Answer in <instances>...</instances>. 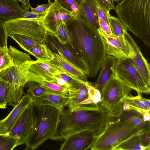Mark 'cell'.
Instances as JSON below:
<instances>
[{"mask_svg": "<svg viewBox=\"0 0 150 150\" xmlns=\"http://www.w3.org/2000/svg\"><path fill=\"white\" fill-rule=\"evenodd\" d=\"M113 118L99 104L83 105L73 110L60 112L56 129L50 139L63 141L72 135L84 131L97 138Z\"/></svg>", "mask_w": 150, "mask_h": 150, "instance_id": "1", "label": "cell"}, {"mask_svg": "<svg viewBox=\"0 0 150 150\" xmlns=\"http://www.w3.org/2000/svg\"><path fill=\"white\" fill-rule=\"evenodd\" d=\"M73 50L88 68V76L95 77L106 51L102 37L96 29L76 15L66 23Z\"/></svg>", "mask_w": 150, "mask_h": 150, "instance_id": "2", "label": "cell"}, {"mask_svg": "<svg viewBox=\"0 0 150 150\" xmlns=\"http://www.w3.org/2000/svg\"><path fill=\"white\" fill-rule=\"evenodd\" d=\"M114 10L127 30L150 47V0H122Z\"/></svg>", "mask_w": 150, "mask_h": 150, "instance_id": "3", "label": "cell"}, {"mask_svg": "<svg viewBox=\"0 0 150 150\" xmlns=\"http://www.w3.org/2000/svg\"><path fill=\"white\" fill-rule=\"evenodd\" d=\"M33 103L36 112V121L33 131L25 144V149H35L50 139L56 129L61 112L51 105Z\"/></svg>", "mask_w": 150, "mask_h": 150, "instance_id": "4", "label": "cell"}, {"mask_svg": "<svg viewBox=\"0 0 150 150\" xmlns=\"http://www.w3.org/2000/svg\"><path fill=\"white\" fill-rule=\"evenodd\" d=\"M143 131L130 123L115 118L108 123L103 132L92 145L91 150H113L123 141Z\"/></svg>", "mask_w": 150, "mask_h": 150, "instance_id": "5", "label": "cell"}, {"mask_svg": "<svg viewBox=\"0 0 150 150\" xmlns=\"http://www.w3.org/2000/svg\"><path fill=\"white\" fill-rule=\"evenodd\" d=\"M132 90L114 75L105 86L99 104L110 117L117 118L123 111V100L131 94Z\"/></svg>", "mask_w": 150, "mask_h": 150, "instance_id": "6", "label": "cell"}, {"mask_svg": "<svg viewBox=\"0 0 150 150\" xmlns=\"http://www.w3.org/2000/svg\"><path fill=\"white\" fill-rule=\"evenodd\" d=\"M14 65L0 73V77L9 85L16 87L24 86L28 81L27 62L32 60L29 53L23 52L10 45L9 48Z\"/></svg>", "mask_w": 150, "mask_h": 150, "instance_id": "7", "label": "cell"}, {"mask_svg": "<svg viewBox=\"0 0 150 150\" xmlns=\"http://www.w3.org/2000/svg\"><path fill=\"white\" fill-rule=\"evenodd\" d=\"M114 73L115 77L136 91L138 95L150 94V88L147 86L130 59H117Z\"/></svg>", "mask_w": 150, "mask_h": 150, "instance_id": "8", "label": "cell"}, {"mask_svg": "<svg viewBox=\"0 0 150 150\" xmlns=\"http://www.w3.org/2000/svg\"><path fill=\"white\" fill-rule=\"evenodd\" d=\"M4 24L8 37L14 34H19L45 43L47 32L39 22L18 18L5 21Z\"/></svg>", "mask_w": 150, "mask_h": 150, "instance_id": "9", "label": "cell"}, {"mask_svg": "<svg viewBox=\"0 0 150 150\" xmlns=\"http://www.w3.org/2000/svg\"><path fill=\"white\" fill-rule=\"evenodd\" d=\"M36 112L33 102L30 103L7 133L12 137L17 139L19 145L26 144L34 128Z\"/></svg>", "mask_w": 150, "mask_h": 150, "instance_id": "10", "label": "cell"}, {"mask_svg": "<svg viewBox=\"0 0 150 150\" xmlns=\"http://www.w3.org/2000/svg\"><path fill=\"white\" fill-rule=\"evenodd\" d=\"M49 3V7L39 23L47 33L55 36L61 24L63 22L66 23L76 15L64 8L54 1Z\"/></svg>", "mask_w": 150, "mask_h": 150, "instance_id": "11", "label": "cell"}, {"mask_svg": "<svg viewBox=\"0 0 150 150\" xmlns=\"http://www.w3.org/2000/svg\"><path fill=\"white\" fill-rule=\"evenodd\" d=\"M125 37L129 50L127 58L131 59L147 86L150 88L149 64L143 56L138 46L127 32L125 33Z\"/></svg>", "mask_w": 150, "mask_h": 150, "instance_id": "12", "label": "cell"}, {"mask_svg": "<svg viewBox=\"0 0 150 150\" xmlns=\"http://www.w3.org/2000/svg\"><path fill=\"white\" fill-rule=\"evenodd\" d=\"M27 63L28 81H34L41 84L43 81L55 82L54 76L63 74L42 61L32 60L28 61Z\"/></svg>", "mask_w": 150, "mask_h": 150, "instance_id": "13", "label": "cell"}, {"mask_svg": "<svg viewBox=\"0 0 150 150\" xmlns=\"http://www.w3.org/2000/svg\"><path fill=\"white\" fill-rule=\"evenodd\" d=\"M45 43L54 51L60 52L68 61L88 76V71L87 66L69 45L61 43L55 36L47 33Z\"/></svg>", "mask_w": 150, "mask_h": 150, "instance_id": "14", "label": "cell"}, {"mask_svg": "<svg viewBox=\"0 0 150 150\" xmlns=\"http://www.w3.org/2000/svg\"><path fill=\"white\" fill-rule=\"evenodd\" d=\"M98 30L102 37L106 54L117 59L128 57L129 50L125 35L110 36L105 34L99 28Z\"/></svg>", "mask_w": 150, "mask_h": 150, "instance_id": "15", "label": "cell"}, {"mask_svg": "<svg viewBox=\"0 0 150 150\" xmlns=\"http://www.w3.org/2000/svg\"><path fill=\"white\" fill-rule=\"evenodd\" d=\"M97 137L89 131H84L70 136L63 141L60 150H86L90 149Z\"/></svg>", "mask_w": 150, "mask_h": 150, "instance_id": "16", "label": "cell"}, {"mask_svg": "<svg viewBox=\"0 0 150 150\" xmlns=\"http://www.w3.org/2000/svg\"><path fill=\"white\" fill-rule=\"evenodd\" d=\"M53 57L49 60L42 61L77 79L84 82L88 81L87 76L83 72L68 61L59 51L53 52Z\"/></svg>", "mask_w": 150, "mask_h": 150, "instance_id": "17", "label": "cell"}, {"mask_svg": "<svg viewBox=\"0 0 150 150\" xmlns=\"http://www.w3.org/2000/svg\"><path fill=\"white\" fill-rule=\"evenodd\" d=\"M116 59L114 57L106 54L101 62L100 74L93 84L100 91L101 94L107 82L114 75Z\"/></svg>", "mask_w": 150, "mask_h": 150, "instance_id": "18", "label": "cell"}, {"mask_svg": "<svg viewBox=\"0 0 150 150\" xmlns=\"http://www.w3.org/2000/svg\"><path fill=\"white\" fill-rule=\"evenodd\" d=\"M32 100L26 94L23 96L19 102L14 106L11 112L4 119L0 120V133L6 134L10 130L15 122Z\"/></svg>", "mask_w": 150, "mask_h": 150, "instance_id": "19", "label": "cell"}, {"mask_svg": "<svg viewBox=\"0 0 150 150\" xmlns=\"http://www.w3.org/2000/svg\"><path fill=\"white\" fill-rule=\"evenodd\" d=\"M76 15L94 28H99L98 5L94 0H82Z\"/></svg>", "mask_w": 150, "mask_h": 150, "instance_id": "20", "label": "cell"}, {"mask_svg": "<svg viewBox=\"0 0 150 150\" xmlns=\"http://www.w3.org/2000/svg\"><path fill=\"white\" fill-rule=\"evenodd\" d=\"M25 12L17 0H0V18L4 21L21 18Z\"/></svg>", "mask_w": 150, "mask_h": 150, "instance_id": "21", "label": "cell"}, {"mask_svg": "<svg viewBox=\"0 0 150 150\" xmlns=\"http://www.w3.org/2000/svg\"><path fill=\"white\" fill-rule=\"evenodd\" d=\"M69 100V96L48 93L33 102L38 104L49 105L54 106L58 108L61 112L64 107L67 106Z\"/></svg>", "mask_w": 150, "mask_h": 150, "instance_id": "22", "label": "cell"}, {"mask_svg": "<svg viewBox=\"0 0 150 150\" xmlns=\"http://www.w3.org/2000/svg\"><path fill=\"white\" fill-rule=\"evenodd\" d=\"M68 91L69 100L67 106L70 110H75L81 102L88 98V91L85 83L79 87L69 88Z\"/></svg>", "mask_w": 150, "mask_h": 150, "instance_id": "23", "label": "cell"}, {"mask_svg": "<svg viewBox=\"0 0 150 150\" xmlns=\"http://www.w3.org/2000/svg\"><path fill=\"white\" fill-rule=\"evenodd\" d=\"M116 119L127 122L139 129L144 131L150 129V122L145 121L142 117L129 110H124Z\"/></svg>", "mask_w": 150, "mask_h": 150, "instance_id": "24", "label": "cell"}, {"mask_svg": "<svg viewBox=\"0 0 150 150\" xmlns=\"http://www.w3.org/2000/svg\"><path fill=\"white\" fill-rule=\"evenodd\" d=\"M19 45L21 48L28 52L32 48L43 46L45 43H42L27 36L14 34L10 36Z\"/></svg>", "mask_w": 150, "mask_h": 150, "instance_id": "25", "label": "cell"}, {"mask_svg": "<svg viewBox=\"0 0 150 150\" xmlns=\"http://www.w3.org/2000/svg\"><path fill=\"white\" fill-rule=\"evenodd\" d=\"M139 134L134 135L123 141L113 150H147L142 145Z\"/></svg>", "mask_w": 150, "mask_h": 150, "instance_id": "26", "label": "cell"}, {"mask_svg": "<svg viewBox=\"0 0 150 150\" xmlns=\"http://www.w3.org/2000/svg\"><path fill=\"white\" fill-rule=\"evenodd\" d=\"M25 88H26V94L30 97L32 102L49 93L41 84L34 81H27L25 84Z\"/></svg>", "mask_w": 150, "mask_h": 150, "instance_id": "27", "label": "cell"}, {"mask_svg": "<svg viewBox=\"0 0 150 150\" xmlns=\"http://www.w3.org/2000/svg\"><path fill=\"white\" fill-rule=\"evenodd\" d=\"M28 52L34 56L37 60L41 61L49 60L53 57V53L46 44L40 47L32 48Z\"/></svg>", "mask_w": 150, "mask_h": 150, "instance_id": "28", "label": "cell"}, {"mask_svg": "<svg viewBox=\"0 0 150 150\" xmlns=\"http://www.w3.org/2000/svg\"><path fill=\"white\" fill-rule=\"evenodd\" d=\"M14 65L13 59L7 45L0 47V73Z\"/></svg>", "mask_w": 150, "mask_h": 150, "instance_id": "29", "label": "cell"}, {"mask_svg": "<svg viewBox=\"0 0 150 150\" xmlns=\"http://www.w3.org/2000/svg\"><path fill=\"white\" fill-rule=\"evenodd\" d=\"M19 145L18 140L7 133H0V150H12Z\"/></svg>", "mask_w": 150, "mask_h": 150, "instance_id": "30", "label": "cell"}, {"mask_svg": "<svg viewBox=\"0 0 150 150\" xmlns=\"http://www.w3.org/2000/svg\"><path fill=\"white\" fill-rule=\"evenodd\" d=\"M55 36L63 44H68L73 49L72 40L66 23L63 22L57 30Z\"/></svg>", "mask_w": 150, "mask_h": 150, "instance_id": "31", "label": "cell"}, {"mask_svg": "<svg viewBox=\"0 0 150 150\" xmlns=\"http://www.w3.org/2000/svg\"><path fill=\"white\" fill-rule=\"evenodd\" d=\"M109 19L110 26L114 35L115 36L125 35L127 30L119 19L110 14Z\"/></svg>", "mask_w": 150, "mask_h": 150, "instance_id": "32", "label": "cell"}, {"mask_svg": "<svg viewBox=\"0 0 150 150\" xmlns=\"http://www.w3.org/2000/svg\"><path fill=\"white\" fill-rule=\"evenodd\" d=\"M41 84L49 93L68 96V89L56 82L43 81Z\"/></svg>", "mask_w": 150, "mask_h": 150, "instance_id": "33", "label": "cell"}, {"mask_svg": "<svg viewBox=\"0 0 150 150\" xmlns=\"http://www.w3.org/2000/svg\"><path fill=\"white\" fill-rule=\"evenodd\" d=\"M82 0H54L61 6L67 10L76 14Z\"/></svg>", "mask_w": 150, "mask_h": 150, "instance_id": "34", "label": "cell"}, {"mask_svg": "<svg viewBox=\"0 0 150 150\" xmlns=\"http://www.w3.org/2000/svg\"><path fill=\"white\" fill-rule=\"evenodd\" d=\"M8 82L0 77V109H5L8 104Z\"/></svg>", "mask_w": 150, "mask_h": 150, "instance_id": "35", "label": "cell"}, {"mask_svg": "<svg viewBox=\"0 0 150 150\" xmlns=\"http://www.w3.org/2000/svg\"><path fill=\"white\" fill-rule=\"evenodd\" d=\"M85 84L87 89L88 98L92 100L94 104H99L101 98V94L100 91L88 81L85 82Z\"/></svg>", "mask_w": 150, "mask_h": 150, "instance_id": "36", "label": "cell"}, {"mask_svg": "<svg viewBox=\"0 0 150 150\" xmlns=\"http://www.w3.org/2000/svg\"><path fill=\"white\" fill-rule=\"evenodd\" d=\"M47 10L41 13H35L29 11H25L24 13L21 18L26 19L35 21L40 22L45 14Z\"/></svg>", "mask_w": 150, "mask_h": 150, "instance_id": "37", "label": "cell"}, {"mask_svg": "<svg viewBox=\"0 0 150 150\" xmlns=\"http://www.w3.org/2000/svg\"><path fill=\"white\" fill-rule=\"evenodd\" d=\"M7 35L4 24V21L0 18V47L7 45Z\"/></svg>", "mask_w": 150, "mask_h": 150, "instance_id": "38", "label": "cell"}, {"mask_svg": "<svg viewBox=\"0 0 150 150\" xmlns=\"http://www.w3.org/2000/svg\"><path fill=\"white\" fill-rule=\"evenodd\" d=\"M139 138L142 145L150 150V129L144 130L139 134Z\"/></svg>", "mask_w": 150, "mask_h": 150, "instance_id": "39", "label": "cell"}, {"mask_svg": "<svg viewBox=\"0 0 150 150\" xmlns=\"http://www.w3.org/2000/svg\"><path fill=\"white\" fill-rule=\"evenodd\" d=\"M94 0L99 6L105 10L110 11L115 9L114 2L111 0Z\"/></svg>", "mask_w": 150, "mask_h": 150, "instance_id": "40", "label": "cell"}, {"mask_svg": "<svg viewBox=\"0 0 150 150\" xmlns=\"http://www.w3.org/2000/svg\"><path fill=\"white\" fill-rule=\"evenodd\" d=\"M98 23L100 29L106 35L114 36L110 25L102 19L98 18Z\"/></svg>", "mask_w": 150, "mask_h": 150, "instance_id": "41", "label": "cell"}, {"mask_svg": "<svg viewBox=\"0 0 150 150\" xmlns=\"http://www.w3.org/2000/svg\"><path fill=\"white\" fill-rule=\"evenodd\" d=\"M98 18L104 21L110 25L109 19L110 11L105 10L98 5Z\"/></svg>", "mask_w": 150, "mask_h": 150, "instance_id": "42", "label": "cell"}, {"mask_svg": "<svg viewBox=\"0 0 150 150\" xmlns=\"http://www.w3.org/2000/svg\"><path fill=\"white\" fill-rule=\"evenodd\" d=\"M50 3L41 5H38L35 8L31 7L30 9L31 11L35 13H43L47 11L49 7Z\"/></svg>", "mask_w": 150, "mask_h": 150, "instance_id": "43", "label": "cell"}, {"mask_svg": "<svg viewBox=\"0 0 150 150\" xmlns=\"http://www.w3.org/2000/svg\"><path fill=\"white\" fill-rule=\"evenodd\" d=\"M55 82L60 86L65 87L68 89L70 88L69 85L62 79L54 76Z\"/></svg>", "mask_w": 150, "mask_h": 150, "instance_id": "44", "label": "cell"}, {"mask_svg": "<svg viewBox=\"0 0 150 150\" xmlns=\"http://www.w3.org/2000/svg\"><path fill=\"white\" fill-rule=\"evenodd\" d=\"M22 5L21 7L22 9L25 11H29V9L31 8L29 0H21Z\"/></svg>", "mask_w": 150, "mask_h": 150, "instance_id": "45", "label": "cell"}, {"mask_svg": "<svg viewBox=\"0 0 150 150\" xmlns=\"http://www.w3.org/2000/svg\"><path fill=\"white\" fill-rule=\"evenodd\" d=\"M141 100L148 106L150 107V100L149 99L143 97L141 96H140Z\"/></svg>", "mask_w": 150, "mask_h": 150, "instance_id": "46", "label": "cell"}, {"mask_svg": "<svg viewBox=\"0 0 150 150\" xmlns=\"http://www.w3.org/2000/svg\"><path fill=\"white\" fill-rule=\"evenodd\" d=\"M112 2H114V1L118 2V0H111Z\"/></svg>", "mask_w": 150, "mask_h": 150, "instance_id": "47", "label": "cell"}, {"mask_svg": "<svg viewBox=\"0 0 150 150\" xmlns=\"http://www.w3.org/2000/svg\"><path fill=\"white\" fill-rule=\"evenodd\" d=\"M17 0L18 1L20 2H21V0Z\"/></svg>", "mask_w": 150, "mask_h": 150, "instance_id": "48", "label": "cell"}, {"mask_svg": "<svg viewBox=\"0 0 150 150\" xmlns=\"http://www.w3.org/2000/svg\"><path fill=\"white\" fill-rule=\"evenodd\" d=\"M120 0H118V1H120Z\"/></svg>", "mask_w": 150, "mask_h": 150, "instance_id": "49", "label": "cell"}]
</instances>
